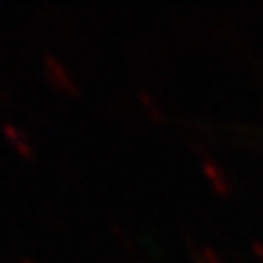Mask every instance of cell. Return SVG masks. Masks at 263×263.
<instances>
[{"label":"cell","instance_id":"obj_4","mask_svg":"<svg viewBox=\"0 0 263 263\" xmlns=\"http://www.w3.org/2000/svg\"><path fill=\"white\" fill-rule=\"evenodd\" d=\"M18 263H37V261H35V259H31V257H22Z\"/></svg>","mask_w":263,"mask_h":263},{"label":"cell","instance_id":"obj_1","mask_svg":"<svg viewBox=\"0 0 263 263\" xmlns=\"http://www.w3.org/2000/svg\"><path fill=\"white\" fill-rule=\"evenodd\" d=\"M0 132H3V136L11 143V147L22 156V158H27V160L35 158V145H33L31 136L18 125V123L3 121V123H0Z\"/></svg>","mask_w":263,"mask_h":263},{"label":"cell","instance_id":"obj_3","mask_svg":"<svg viewBox=\"0 0 263 263\" xmlns=\"http://www.w3.org/2000/svg\"><path fill=\"white\" fill-rule=\"evenodd\" d=\"M0 99H3L5 103H11V95H9V86H7V81L0 77Z\"/></svg>","mask_w":263,"mask_h":263},{"label":"cell","instance_id":"obj_2","mask_svg":"<svg viewBox=\"0 0 263 263\" xmlns=\"http://www.w3.org/2000/svg\"><path fill=\"white\" fill-rule=\"evenodd\" d=\"M44 68H46L48 79H51L55 86H60V88H70L72 86V79L68 77L66 66L57 60L53 53H44Z\"/></svg>","mask_w":263,"mask_h":263}]
</instances>
